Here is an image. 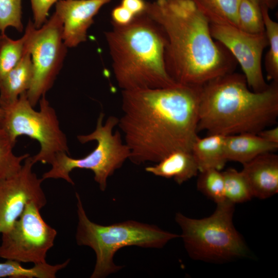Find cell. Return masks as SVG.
I'll return each instance as SVG.
<instances>
[{
  "label": "cell",
  "mask_w": 278,
  "mask_h": 278,
  "mask_svg": "<svg viewBox=\"0 0 278 278\" xmlns=\"http://www.w3.org/2000/svg\"><path fill=\"white\" fill-rule=\"evenodd\" d=\"M208 135L203 138L197 135L192 146L191 152L199 172L207 169L220 170L227 162L224 153L225 136L218 134Z\"/></svg>",
  "instance_id": "obj_18"
},
{
  "label": "cell",
  "mask_w": 278,
  "mask_h": 278,
  "mask_svg": "<svg viewBox=\"0 0 278 278\" xmlns=\"http://www.w3.org/2000/svg\"><path fill=\"white\" fill-rule=\"evenodd\" d=\"M78 224L76 233L77 245L92 248L96 263L91 278H103L119 271L121 266L113 262L115 253L120 248L136 246L160 248L180 236L161 230L157 226L133 220L103 225L90 220L80 195L76 193Z\"/></svg>",
  "instance_id": "obj_5"
},
{
  "label": "cell",
  "mask_w": 278,
  "mask_h": 278,
  "mask_svg": "<svg viewBox=\"0 0 278 278\" xmlns=\"http://www.w3.org/2000/svg\"><path fill=\"white\" fill-rule=\"evenodd\" d=\"M260 7H266L269 10L275 8L278 5V0H249Z\"/></svg>",
  "instance_id": "obj_32"
},
{
  "label": "cell",
  "mask_w": 278,
  "mask_h": 278,
  "mask_svg": "<svg viewBox=\"0 0 278 278\" xmlns=\"http://www.w3.org/2000/svg\"><path fill=\"white\" fill-rule=\"evenodd\" d=\"M197 187L216 204L225 200L222 172L216 169H207L200 171Z\"/></svg>",
  "instance_id": "obj_26"
},
{
  "label": "cell",
  "mask_w": 278,
  "mask_h": 278,
  "mask_svg": "<svg viewBox=\"0 0 278 278\" xmlns=\"http://www.w3.org/2000/svg\"><path fill=\"white\" fill-rule=\"evenodd\" d=\"M261 10L269 47L265 58L266 77L278 82V23L271 18L268 8L262 7Z\"/></svg>",
  "instance_id": "obj_21"
},
{
  "label": "cell",
  "mask_w": 278,
  "mask_h": 278,
  "mask_svg": "<svg viewBox=\"0 0 278 278\" xmlns=\"http://www.w3.org/2000/svg\"><path fill=\"white\" fill-rule=\"evenodd\" d=\"M111 0H58L55 13L62 23L65 45L75 47L86 40L87 31L100 9Z\"/></svg>",
  "instance_id": "obj_13"
},
{
  "label": "cell",
  "mask_w": 278,
  "mask_h": 278,
  "mask_svg": "<svg viewBox=\"0 0 278 278\" xmlns=\"http://www.w3.org/2000/svg\"><path fill=\"white\" fill-rule=\"evenodd\" d=\"M278 144L270 143L257 134L240 133L225 137L224 153L227 161L247 163L258 155L274 152Z\"/></svg>",
  "instance_id": "obj_15"
},
{
  "label": "cell",
  "mask_w": 278,
  "mask_h": 278,
  "mask_svg": "<svg viewBox=\"0 0 278 278\" xmlns=\"http://www.w3.org/2000/svg\"><path fill=\"white\" fill-rule=\"evenodd\" d=\"M238 28L246 32L257 34L265 31L261 7L249 0H240Z\"/></svg>",
  "instance_id": "obj_25"
},
{
  "label": "cell",
  "mask_w": 278,
  "mask_h": 278,
  "mask_svg": "<svg viewBox=\"0 0 278 278\" xmlns=\"http://www.w3.org/2000/svg\"><path fill=\"white\" fill-rule=\"evenodd\" d=\"M277 117L278 82L255 92L249 88L244 74L233 72L201 86L198 132L258 134L275 124Z\"/></svg>",
  "instance_id": "obj_3"
},
{
  "label": "cell",
  "mask_w": 278,
  "mask_h": 278,
  "mask_svg": "<svg viewBox=\"0 0 278 278\" xmlns=\"http://www.w3.org/2000/svg\"><path fill=\"white\" fill-rule=\"evenodd\" d=\"M33 65L30 53L26 50L19 62L0 80V107L16 101L29 90L33 77Z\"/></svg>",
  "instance_id": "obj_16"
},
{
  "label": "cell",
  "mask_w": 278,
  "mask_h": 278,
  "mask_svg": "<svg viewBox=\"0 0 278 278\" xmlns=\"http://www.w3.org/2000/svg\"><path fill=\"white\" fill-rule=\"evenodd\" d=\"M222 172L226 200L235 204L248 201L253 197L241 171L230 168Z\"/></svg>",
  "instance_id": "obj_24"
},
{
  "label": "cell",
  "mask_w": 278,
  "mask_h": 278,
  "mask_svg": "<svg viewBox=\"0 0 278 278\" xmlns=\"http://www.w3.org/2000/svg\"><path fill=\"white\" fill-rule=\"evenodd\" d=\"M39 104V111L34 110L26 92L23 93L14 102L2 108L3 114L0 128L15 142L21 135L37 141L40 148L31 157L33 162L50 165L57 154L65 152L70 155L69 147L56 111L45 95L41 98Z\"/></svg>",
  "instance_id": "obj_8"
},
{
  "label": "cell",
  "mask_w": 278,
  "mask_h": 278,
  "mask_svg": "<svg viewBox=\"0 0 278 278\" xmlns=\"http://www.w3.org/2000/svg\"><path fill=\"white\" fill-rule=\"evenodd\" d=\"M43 207L34 201L27 203L11 229L2 234L0 258L33 264L46 262L57 232L42 217Z\"/></svg>",
  "instance_id": "obj_10"
},
{
  "label": "cell",
  "mask_w": 278,
  "mask_h": 278,
  "mask_svg": "<svg viewBox=\"0 0 278 278\" xmlns=\"http://www.w3.org/2000/svg\"><path fill=\"white\" fill-rule=\"evenodd\" d=\"M264 140L270 143L278 144V127L266 128L257 134Z\"/></svg>",
  "instance_id": "obj_31"
},
{
  "label": "cell",
  "mask_w": 278,
  "mask_h": 278,
  "mask_svg": "<svg viewBox=\"0 0 278 278\" xmlns=\"http://www.w3.org/2000/svg\"><path fill=\"white\" fill-rule=\"evenodd\" d=\"M34 164L29 155L18 173L0 179V235L11 229L29 202L43 207L47 203L42 187L44 180L33 171Z\"/></svg>",
  "instance_id": "obj_12"
},
{
  "label": "cell",
  "mask_w": 278,
  "mask_h": 278,
  "mask_svg": "<svg viewBox=\"0 0 278 278\" xmlns=\"http://www.w3.org/2000/svg\"><path fill=\"white\" fill-rule=\"evenodd\" d=\"M111 17L113 24L122 26L130 23L133 20L135 16L120 4L112 9Z\"/></svg>",
  "instance_id": "obj_29"
},
{
  "label": "cell",
  "mask_w": 278,
  "mask_h": 278,
  "mask_svg": "<svg viewBox=\"0 0 278 278\" xmlns=\"http://www.w3.org/2000/svg\"><path fill=\"white\" fill-rule=\"evenodd\" d=\"M145 13L164 34L166 69L176 83L202 86L234 71L236 61L213 38L210 23L193 0L147 2Z\"/></svg>",
  "instance_id": "obj_2"
},
{
  "label": "cell",
  "mask_w": 278,
  "mask_h": 278,
  "mask_svg": "<svg viewBox=\"0 0 278 278\" xmlns=\"http://www.w3.org/2000/svg\"><path fill=\"white\" fill-rule=\"evenodd\" d=\"M201 86L176 83L161 88L123 90L118 126L129 160L157 163L177 150L191 151L198 135Z\"/></svg>",
  "instance_id": "obj_1"
},
{
  "label": "cell",
  "mask_w": 278,
  "mask_h": 278,
  "mask_svg": "<svg viewBox=\"0 0 278 278\" xmlns=\"http://www.w3.org/2000/svg\"><path fill=\"white\" fill-rule=\"evenodd\" d=\"M234 204L217 203L214 212L202 219L177 213L175 220L189 256L205 262H223L244 257L247 247L233 223Z\"/></svg>",
  "instance_id": "obj_6"
},
{
  "label": "cell",
  "mask_w": 278,
  "mask_h": 278,
  "mask_svg": "<svg viewBox=\"0 0 278 278\" xmlns=\"http://www.w3.org/2000/svg\"><path fill=\"white\" fill-rule=\"evenodd\" d=\"M70 259L56 265L46 262L34 264L31 268H25L21 263L13 259H6L0 263V278H55L57 273L69 264Z\"/></svg>",
  "instance_id": "obj_19"
},
{
  "label": "cell",
  "mask_w": 278,
  "mask_h": 278,
  "mask_svg": "<svg viewBox=\"0 0 278 278\" xmlns=\"http://www.w3.org/2000/svg\"><path fill=\"white\" fill-rule=\"evenodd\" d=\"M28 33L13 40L5 34H0V80L6 76L22 59L25 50Z\"/></svg>",
  "instance_id": "obj_22"
},
{
  "label": "cell",
  "mask_w": 278,
  "mask_h": 278,
  "mask_svg": "<svg viewBox=\"0 0 278 278\" xmlns=\"http://www.w3.org/2000/svg\"><path fill=\"white\" fill-rule=\"evenodd\" d=\"M112 25L105 37L115 78L123 90L161 88L177 83L166 69L164 34L146 13L135 16L127 25Z\"/></svg>",
  "instance_id": "obj_4"
},
{
  "label": "cell",
  "mask_w": 278,
  "mask_h": 278,
  "mask_svg": "<svg viewBox=\"0 0 278 278\" xmlns=\"http://www.w3.org/2000/svg\"><path fill=\"white\" fill-rule=\"evenodd\" d=\"M58 0H30L33 13V24L36 28H40L47 21L51 7Z\"/></svg>",
  "instance_id": "obj_28"
},
{
  "label": "cell",
  "mask_w": 278,
  "mask_h": 278,
  "mask_svg": "<svg viewBox=\"0 0 278 278\" xmlns=\"http://www.w3.org/2000/svg\"><path fill=\"white\" fill-rule=\"evenodd\" d=\"M3 110L2 108L0 107V121L3 116Z\"/></svg>",
  "instance_id": "obj_33"
},
{
  "label": "cell",
  "mask_w": 278,
  "mask_h": 278,
  "mask_svg": "<svg viewBox=\"0 0 278 278\" xmlns=\"http://www.w3.org/2000/svg\"><path fill=\"white\" fill-rule=\"evenodd\" d=\"M242 165L241 172L253 197L265 199L277 193V154L274 152L265 153Z\"/></svg>",
  "instance_id": "obj_14"
},
{
  "label": "cell",
  "mask_w": 278,
  "mask_h": 278,
  "mask_svg": "<svg viewBox=\"0 0 278 278\" xmlns=\"http://www.w3.org/2000/svg\"><path fill=\"white\" fill-rule=\"evenodd\" d=\"M145 170L156 176L173 178L179 184L188 181L199 172L191 151L181 150L171 152L156 164L146 167Z\"/></svg>",
  "instance_id": "obj_17"
},
{
  "label": "cell",
  "mask_w": 278,
  "mask_h": 278,
  "mask_svg": "<svg viewBox=\"0 0 278 278\" xmlns=\"http://www.w3.org/2000/svg\"><path fill=\"white\" fill-rule=\"evenodd\" d=\"M26 44L33 65V77L26 92L27 98L35 107L41 98L53 86L60 72L67 47L62 37V23L54 12L39 28L29 21L25 29Z\"/></svg>",
  "instance_id": "obj_9"
},
{
  "label": "cell",
  "mask_w": 278,
  "mask_h": 278,
  "mask_svg": "<svg viewBox=\"0 0 278 278\" xmlns=\"http://www.w3.org/2000/svg\"><path fill=\"white\" fill-rule=\"evenodd\" d=\"M104 115L103 113L99 114L93 132L77 137L81 144L96 141L97 144L94 150L79 159L71 158L65 152L57 154L50 164V169L42 175L41 178L43 180L61 179L74 185L70 173L75 169H85L93 171L94 180L100 190H106L108 178L129 159L130 151L123 143L120 131L113 132V129L118 125V118L110 116L103 123Z\"/></svg>",
  "instance_id": "obj_7"
},
{
  "label": "cell",
  "mask_w": 278,
  "mask_h": 278,
  "mask_svg": "<svg viewBox=\"0 0 278 278\" xmlns=\"http://www.w3.org/2000/svg\"><path fill=\"white\" fill-rule=\"evenodd\" d=\"M147 2L145 0H121L120 5L135 16L145 13Z\"/></svg>",
  "instance_id": "obj_30"
},
{
  "label": "cell",
  "mask_w": 278,
  "mask_h": 278,
  "mask_svg": "<svg viewBox=\"0 0 278 278\" xmlns=\"http://www.w3.org/2000/svg\"><path fill=\"white\" fill-rule=\"evenodd\" d=\"M210 24L238 27L237 12L240 0H193Z\"/></svg>",
  "instance_id": "obj_20"
},
{
  "label": "cell",
  "mask_w": 278,
  "mask_h": 278,
  "mask_svg": "<svg viewBox=\"0 0 278 278\" xmlns=\"http://www.w3.org/2000/svg\"><path fill=\"white\" fill-rule=\"evenodd\" d=\"M22 3V0H0V34L10 27L23 31Z\"/></svg>",
  "instance_id": "obj_27"
},
{
  "label": "cell",
  "mask_w": 278,
  "mask_h": 278,
  "mask_svg": "<svg viewBox=\"0 0 278 278\" xmlns=\"http://www.w3.org/2000/svg\"><path fill=\"white\" fill-rule=\"evenodd\" d=\"M213 38L224 46L240 65L249 88L260 92L269 86L262 70V56L268 46L265 31L253 34L229 25L210 24Z\"/></svg>",
  "instance_id": "obj_11"
},
{
  "label": "cell",
  "mask_w": 278,
  "mask_h": 278,
  "mask_svg": "<svg viewBox=\"0 0 278 278\" xmlns=\"http://www.w3.org/2000/svg\"><path fill=\"white\" fill-rule=\"evenodd\" d=\"M16 142L0 128V179L10 177L21 169L23 162L30 154L15 155L13 151Z\"/></svg>",
  "instance_id": "obj_23"
}]
</instances>
